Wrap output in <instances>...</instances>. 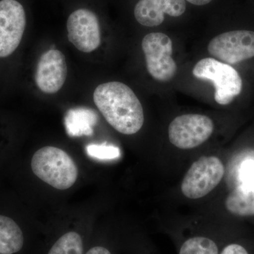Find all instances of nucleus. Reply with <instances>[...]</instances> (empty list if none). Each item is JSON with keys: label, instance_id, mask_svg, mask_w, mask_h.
I'll return each instance as SVG.
<instances>
[{"label": "nucleus", "instance_id": "f257e3e1", "mask_svg": "<svg viewBox=\"0 0 254 254\" xmlns=\"http://www.w3.org/2000/svg\"><path fill=\"white\" fill-rule=\"evenodd\" d=\"M93 100L105 120L120 133L132 135L141 130L144 123L143 107L125 83H102L95 88Z\"/></svg>", "mask_w": 254, "mask_h": 254}, {"label": "nucleus", "instance_id": "f03ea898", "mask_svg": "<svg viewBox=\"0 0 254 254\" xmlns=\"http://www.w3.org/2000/svg\"><path fill=\"white\" fill-rule=\"evenodd\" d=\"M31 165L32 171L38 178L57 190L69 189L78 178L77 166L73 159L57 147H43L37 150Z\"/></svg>", "mask_w": 254, "mask_h": 254}, {"label": "nucleus", "instance_id": "7ed1b4c3", "mask_svg": "<svg viewBox=\"0 0 254 254\" xmlns=\"http://www.w3.org/2000/svg\"><path fill=\"white\" fill-rule=\"evenodd\" d=\"M192 73L195 78L213 82L215 100L218 104H230L242 91V80L236 70L230 65L213 58L200 60L195 65Z\"/></svg>", "mask_w": 254, "mask_h": 254}, {"label": "nucleus", "instance_id": "20e7f679", "mask_svg": "<svg viewBox=\"0 0 254 254\" xmlns=\"http://www.w3.org/2000/svg\"><path fill=\"white\" fill-rule=\"evenodd\" d=\"M225 174L221 160L215 156L202 157L192 164L181 185L182 193L190 199L203 198L215 188Z\"/></svg>", "mask_w": 254, "mask_h": 254}, {"label": "nucleus", "instance_id": "39448f33", "mask_svg": "<svg viewBox=\"0 0 254 254\" xmlns=\"http://www.w3.org/2000/svg\"><path fill=\"white\" fill-rule=\"evenodd\" d=\"M142 49L145 55L147 70L150 76L159 81H169L177 73L173 60V42L163 33H151L143 38Z\"/></svg>", "mask_w": 254, "mask_h": 254}, {"label": "nucleus", "instance_id": "423d86ee", "mask_svg": "<svg viewBox=\"0 0 254 254\" xmlns=\"http://www.w3.org/2000/svg\"><path fill=\"white\" fill-rule=\"evenodd\" d=\"M211 119L198 114H187L174 119L169 125L170 143L180 149L188 150L203 144L213 133Z\"/></svg>", "mask_w": 254, "mask_h": 254}, {"label": "nucleus", "instance_id": "0eeeda50", "mask_svg": "<svg viewBox=\"0 0 254 254\" xmlns=\"http://www.w3.org/2000/svg\"><path fill=\"white\" fill-rule=\"evenodd\" d=\"M209 53L227 64H235L254 57V32L233 31L222 33L209 43Z\"/></svg>", "mask_w": 254, "mask_h": 254}, {"label": "nucleus", "instance_id": "6e6552de", "mask_svg": "<svg viewBox=\"0 0 254 254\" xmlns=\"http://www.w3.org/2000/svg\"><path fill=\"white\" fill-rule=\"evenodd\" d=\"M26 26L24 8L16 0L0 1V58L17 49Z\"/></svg>", "mask_w": 254, "mask_h": 254}, {"label": "nucleus", "instance_id": "1a4fd4ad", "mask_svg": "<svg viewBox=\"0 0 254 254\" xmlns=\"http://www.w3.org/2000/svg\"><path fill=\"white\" fill-rule=\"evenodd\" d=\"M66 28L68 41L79 51L90 53L99 48L100 23L93 11L86 9L73 11L68 16Z\"/></svg>", "mask_w": 254, "mask_h": 254}, {"label": "nucleus", "instance_id": "9d476101", "mask_svg": "<svg viewBox=\"0 0 254 254\" xmlns=\"http://www.w3.org/2000/svg\"><path fill=\"white\" fill-rule=\"evenodd\" d=\"M67 76L64 55L51 49L43 53L37 64L35 81L38 88L47 94H55L63 88Z\"/></svg>", "mask_w": 254, "mask_h": 254}, {"label": "nucleus", "instance_id": "9b49d317", "mask_svg": "<svg viewBox=\"0 0 254 254\" xmlns=\"http://www.w3.org/2000/svg\"><path fill=\"white\" fill-rule=\"evenodd\" d=\"M187 9L185 0H139L134 8V16L142 26L155 27L165 20V15L178 17Z\"/></svg>", "mask_w": 254, "mask_h": 254}, {"label": "nucleus", "instance_id": "f8f14e48", "mask_svg": "<svg viewBox=\"0 0 254 254\" xmlns=\"http://www.w3.org/2000/svg\"><path fill=\"white\" fill-rule=\"evenodd\" d=\"M26 243L22 227L9 215L0 214V254H22Z\"/></svg>", "mask_w": 254, "mask_h": 254}, {"label": "nucleus", "instance_id": "ddd939ff", "mask_svg": "<svg viewBox=\"0 0 254 254\" xmlns=\"http://www.w3.org/2000/svg\"><path fill=\"white\" fill-rule=\"evenodd\" d=\"M227 210L241 217L254 215V182L241 184L225 200Z\"/></svg>", "mask_w": 254, "mask_h": 254}, {"label": "nucleus", "instance_id": "4468645a", "mask_svg": "<svg viewBox=\"0 0 254 254\" xmlns=\"http://www.w3.org/2000/svg\"><path fill=\"white\" fill-rule=\"evenodd\" d=\"M98 115L93 110L77 108L68 110L65 118L66 132L71 136H89L96 123Z\"/></svg>", "mask_w": 254, "mask_h": 254}, {"label": "nucleus", "instance_id": "2eb2a0df", "mask_svg": "<svg viewBox=\"0 0 254 254\" xmlns=\"http://www.w3.org/2000/svg\"><path fill=\"white\" fill-rule=\"evenodd\" d=\"M222 250L218 242L211 237L195 235L182 242L179 254H220Z\"/></svg>", "mask_w": 254, "mask_h": 254}, {"label": "nucleus", "instance_id": "dca6fc26", "mask_svg": "<svg viewBox=\"0 0 254 254\" xmlns=\"http://www.w3.org/2000/svg\"><path fill=\"white\" fill-rule=\"evenodd\" d=\"M86 150L90 156L100 160H113L120 156V148L111 145L91 144Z\"/></svg>", "mask_w": 254, "mask_h": 254}, {"label": "nucleus", "instance_id": "f3484780", "mask_svg": "<svg viewBox=\"0 0 254 254\" xmlns=\"http://www.w3.org/2000/svg\"><path fill=\"white\" fill-rule=\"evenodd\" d=\"M239 175L242 184L254 182V160L248 159L241 165Z\"/></svg>", "mask_w": 254, "mask_h": 254}, {"label": "nucleus", "instance_id": "a211bd4d", "mask_svg": "<svg viewBox=\"0 0 254 254\" xmlns=\"http://www.w3.org/2000/svg\"><path fill=\"white\" fill-rule=\"evenodd\" d=\"M220 254H252L250 250L242 244L231 242L222 248Z\"/></svg>", "mask_w": 254, "mask_h": 254}, {"label": "nucleus", "instance_id": "6ab92c4d", "mask_svg": "<svg viewBox=\"0 0 254 254\" xmlns=\"http://www.w3.org/2000/svg\"><path fill=\"white\" fill-rule=\"evenodd\" d=\"M84 254H114L109 247L102 245H96L90 247Z\"/></svg>", "mask_w": 254, "mask_h": 254}, {"label": "nucleus", "instance_id": "aec40b11", "mask_svg": "<svg viewBox=\"0 0 254 254\" xmlns=\"http://www.w3.org/2000/svg\"><path fill=\"white\" fill-rule=\"evenodd\" d=\"M186 1V0H185ZM190 4L198 5V6H203V5L208 4L211 2L213 0H187Z\"/></svg>", "mask_w": 254, "mask_h": 254}]
</instances>
